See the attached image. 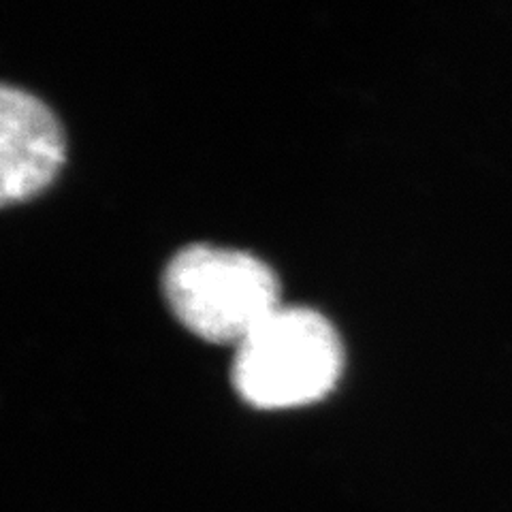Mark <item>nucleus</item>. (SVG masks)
Returning a JSON list of instances; mask_svg holds the SVG:
<instances>
[{
  "label": "nucleus",
  "mask_w": 512,
  "mask_h": 512,
  "mask_svg": "<svg viewBox=\"0 0 512 512\" xmlns=\"http://www.w3.org/2000/svg\"><path fill=\"white\" fill-rule=\"evenodd\" d=\"M342 367V340L323 314L280 306L235 346L231 380L246 404L284 410L323 399Z\"/></svg>",
  "instance_id": "f257e3e1"
},
{
  "label": "nucleus",
  "mask_w": 512,
  "mask_h": 512,
  "mask_svg": "<svg viewBox=\"0 0 512 512\" xmlns=\"http://www.w3.org/2000/svg\"><path fill=\"white\" fill-rule=\"evenodd\" d=\"M163 293L173 316L214 344L237 346L282 306L278 276L259 256L207 244L173 256Z\"/></svg>",
  "instance_id": "f03ea898"
},
{
  "label": "nucleus",
  "mask_w": 512,
  "mask_h": 512,
  "mask_svg": "<svg viewBox=\"0 0 512 512\" xmlns=\"http://www.w3.org/2000/svg\"><path fill=\"white\" fill-rule=\"evenodd\" d=\"M64 133L35 94L5 86L0 94V199L5 205L39 195L64 163Z\"/></svg>",
  "instance_id": "7ed1b4c3"
}]
</instances>
